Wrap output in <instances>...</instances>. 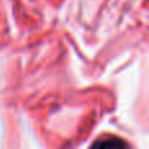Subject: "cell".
<instances>
[{"mask_svg": "<svg viewBox=\"0 0 149 149\" xmlns=\"http://www.w3.org/2000/svg\"><path fill=\"white\" fill-rule=\"evenodd\" d=\"M94 147H102V148H107V147H127V144L124 141H120V140H115V139H110L103 140V141H98L94 144Z\"/></svg>", "mask_w": 149, "mask_h": 149, "instance_id": "6da1fadb", "label": "cell"}]
</instances>
